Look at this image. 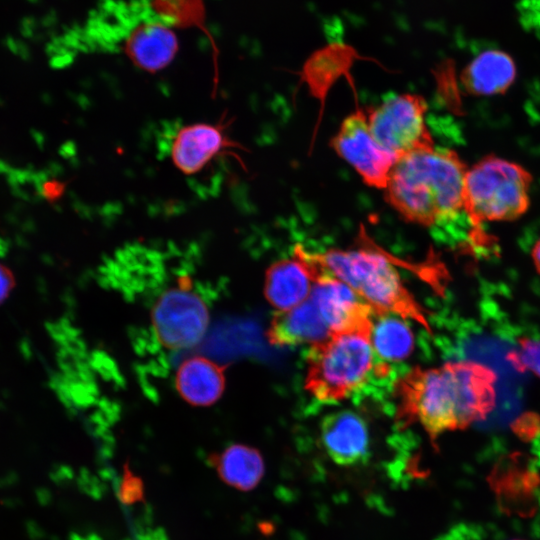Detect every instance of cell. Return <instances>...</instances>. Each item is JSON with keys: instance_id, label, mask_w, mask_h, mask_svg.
I'll use <instances>...</instances> for the list:
<instances>
[{"instance_id": "1", "label": "cell", "mask_w": 540, "mask_h": 540, "mask_svg": "<svg viewBox=\"0 0 540 540\" xmlns=\"http://www.w3.org/2000/svg\"><path fill=\"white\" fill-rule=\"evenodd\" d=\"M496 374L473 361L411 369L396 381V417L419 423L433 439L486 418L496 403Z\"/></svg>"}, {"instance_id": "2", "label": "cell", "mask_w": 540, "mask_h": 540, "mask_svg": "<svg viewBox=\"0 0 540 540\" xmlns=\"http://www.w3.org/2000/svg\"><path fill=\"white\" fill-rule=\"evenodd\" d=\"M467 168L452 150L436 148L400 157L384 188L402 218L433 226L463 211Z\"/></svg>"}, {"instance_id": "3", "label": "cell", "mask_w": 540, "mask_h": 540, "mask_svg": "<svg viewBox=\"0 0 540 540\" xmlns=\"http://www.w3.org/2000/svg\"><path fill=\"white\" fill-rule=\"evenodd\" d=\"M371 331L333 333L310 346L304 388L316 401L331 403L360 391L371 380H392L393 367L377 359Z\"/></svg>"}, {"instance_id": "4", "label": "cell", "mask_w": 540, "mask_h": 540, "mask_svg": "<svg viewBox=\"0 0 540 540\" xmlns=\"http://www.w3.org/2000/svg\"><path fill=\"white\" fill-rule=\"evenodd\" d=\"M311 258L320 274H328L348 285L375 312L396 314L430 329L421 305L382 254L365 249H331L311 254Z\"/></svg>"}, {"instance_id": "5", "label": "cell", "mask_w": 540, "mask_h": 540, "mask_svg": "<svg viewBox=\"0 0 540 540\" xmlns=\"http://www.w3.org/2000/svg\"><path fill=\"white\" fill-rule=\"evenodd\" d=\"M531 174L521 165L493 155L467 169L463 211L476 225L509 221L530 205Z\"/></svg>"}, {"instance_id": "6", "label": "cell", "mask_w": 540, "mask_h": 540, "mask_svg": "<svg viewBox=\"0 0 540 540\" xmlns=\"http://www.w3.org/2000/svg\"><path fill=\"white\" fill-rule=\"evenodd\" d=\"M428 105L418 94L390 96L367 113L370 131L377 142L398 159L435 147L425 121Z\"/></svg>"}, {"instance_id": "7", "label": "cell", "mask_w": 540, "mask_h": 540, "mask_svg": "<svg viewBox=\"0 0 540 540\" xmlns=\"http://www.w3.org/2000/svg\"><path fill=\"white\" fill-rule=\"evenodd\" d=\"M209 320L206 303L185 285L164 291L151 311L152 326L159 342L172 350L197 345L207 331Z\"/></svg>"}, {"instance_id": "8", "label": "cell", "mask_w": 540, "mask_h": 540, "mask_svg": "<svg viewBox=\"0 0 540 540\" xmlns=\"http://www.w3.org/2000/svg\"><path fill=\"white\" fill-rule=\"evenodd\" d=\"M162 141L171 163L187 177L201 174L237 147L221 122L176 124L164 131Z\"/></svg>"}, {"instance_id": "9", "label": "cell", "mask_w": 540, "mask_h": 540, "mask_svg": "<svg viewBox=\"0 0 540 540\" xmlns=\"http://www.w3.org/2000/svg\"><path fill=\"white\" fill-rule=\"evenodd\" d=\"M331 144L335 152L356 170L367 185L380 189L386 187L398 158L374 138L367 114L363 110L358 108L343 120Z\"/></svg>"}, {"instance_id": "10", "label": "cell", "mask_w": 540, "mask_h": 540, "mask_svg": "<svg viewBox=\"0 0 540 540\" xmlns=\"http://www.w3.org/2000/svg\"><path fill=\"white\" fill-rule=\"evenodd\" d=\"M310 296L331 333L371 331L374 309L339 279L323 274Z\"/></svg>"}, {"instance_id": "11", "label": "cell", "mask_w": 540, "mask_h": 540, "mask_svg": "<svg viewBox=\"0 0 540 540\" xmlns=\"http://www.w3.org/2000/svg\"><path fill=\"white\" fill-rule=\"evenodd\" d=\"M178 51V39L167 22L148 6L121 48L134 66L155 73L166 68Z\"/></svg>"}, {"instance_id": "12", "label": "cell", "mask_w": 540, "mask_h": 540, "mask_svg": "<svg viewBox=\"0 0 540 540\" xmlns=\"http://www.w3.org/2000/svg\"><path fill=\"white\" fill-rule=\"evenodd\" d=\"M320 437L327 455L338 465L364 464L370 456L368 427L353 411L342 410L325 416Z\"/></svg>"}, {"instance_id": "13", "label": "cell", "mask_w": 540, "mask_h": 540, "mask_svg": "<svg viewBox=\"0 0 540 540\" xmlns=\"http://www.w3.org/2000/svg\"><path fill=\"white\" fill-rule=\"evenodd\" d=\"M332 335L316 303L309 296L303 303L278 311L267 330L270 344L274 346H310L327 340Z\"/></svg>"}, {"instance_id": "14", "label": "cell", "mask_w": 540, "mask_h": 540, "mask_svg": "<svg viewBox=\"0 0 540 540\" xmlns=\"http://www.w3.org/2000/svg\"><path fill=\"white\" fill-rule=\"evenodd\" d=\"M314 284L311 269L294 250L293 258L274 262L266 271L264 294L279 311L291 309L309 298Z\"/></svg>"}, {"instance_id": "15", "label": "cell", "mask_w": 540, "mask_h": 540, "mask_svg": "<svg viewBox=\"0 0 540 540\" xmlns=\"http://www.w3.org/2000/svg\"><path fill=\"white\" fill-rule=\"evenodd\" d=\"M225 367L204 356L185 359L177 369L175 386L190 405L210 406L225 390Z\"/></svg>"}, {"instance_id": "16", "label": "cell", "mask_w": 540, "mask_h": 540, "mask_svg": "<svg viewBox=\"0 0 540 540\" xmlns=\"http://www.w3.org/2000/svg\"><path fill=\"white\" fill-rule=\"evenodd\" d=\"M516 67L512 58L499 50H487L476 56L463 70L461 81L475 95L505 92L514 82Z\"/></svg>"}, {"instance_id": "17", "label": "cell", "mask_w": 540, "mask_h": 540, "mask_svg": "<svg viewBox=\"0 0 540 540\" xmlns=\"http://www.w3.org/2000/svg\"><path fill=\"white\" fill-rule=\"evenodd\" d=\"M208 461L224 483L240 491L254 489L265 471L260 452L244 444L229 445L211 454Z\"/></svg>"}, {"instance_id": "18", "label": "cell", "mask_w": 540, "mask_h": 540, "mask_svg": "<svg viewBox=\"0 0 540 540\" xmlns=\"http://www.w3.org/2000/svg\"><path fill=\"white\" fill-rule=\"evenodd\" d=\"M370 339L377 359L388 364L408 358L414 348L411 328L392 313L374 312Z\"/></svg>"}, {"instance_id": "19", "label": "cell", "mask_w": 540, "mask_h": 540, "mask_svg": "<svg viewBox=\"0 0 540 540\" xmlns=\"http://www.w3.org/2000/svg\"><path fill=\"white\" fill-rule=\"evenodd\" d=\"M508 359L518 370L531 371L540 377V340L521 339Z\"/></svg>"}, {"instance_id": "20", "label": "cell", "mask_w": 540, "mask_h": 540, "mask_svg": "<svg viewBox=\"0 0 540 540\" xmlns=\"http://www.w3.org/2000/svg\"><path fill=\"white\" fill-rule=\"evenodd\" d=\"M145 491L142 478L134 473L128 463H125L117 489L119 501L127 506L144 502L146 499Z\"/></svg>"}, {"instance_id": "21", "label": "cell", "mask_w": 540, "mask_h": 540, "mask_svg": "<svg viewBox=\"0 0 540 540\" xmlns=\"http://www.w3.org/2000/svg\"><path fill=\"white\" fill-rule=\"evenodd\" d=\"M444 540H521L516 538L505 539L498 535L488 534L481 528L460 526L444 537Z\"/></svg>"}, {"instance_id": "22", "label": "cell", "mask_w": 540, "mask_h": 540, "mask_svg": "<svg viewBox=\"0 0 540 540\" xmlns=\"http://www.w3.org/2000/svg\"><path fill=\"white\" fill-rule=\"evenodd\" d=\"M14 285V278L11 271L0 263V303L9 295Z\"/></svg>"}, {"instance_id": "23", "label": "cell", "mask_w": 540, "mask_h": 540, "mask_svg": "<svg viewBox=\"0 0 540 540\" xmlns=\"http://www.w3.org/2000/svg\"><path fill=\"white\" fill-rule=\"evenodd\" d=\"M532 259L537 271L540 273V238L533 246Z\"/></svg>"}]
</instances>
